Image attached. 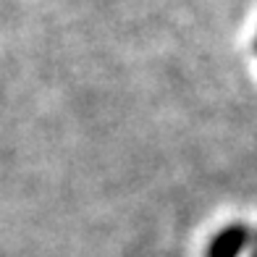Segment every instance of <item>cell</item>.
Here are the masks:
<instances>
[{
	"label": "cell",
	"mask_w": 257,
	"mask_h": 257,
	"mask_svg": "<svg viewBox=\"0 0 257 257\" xmlns=\"http://www.w3.org/2000/svg\"><path fill=\"white\" fill-rule=\"evenodd\" d=\"M249 228L244 223H231L220 228L207 244V257H241V252L249 247Z\"/></svg>",
	"instance_id": "cell-1"
},
{
	"label": "cell",
	"mask_w": 257,
	"mask_h": 257,
	"mask_svg": "<svg viewBox=\"0 0 257 257\" xmlns=\"http://www.w3.org/2000/svg\"><path fill=\"white\" fill-rule=\"evenodd\" d=\"M247 249H249V257H257V231L249 233V247Z\"/></svg>",
	"instance_id": "cell-2"
},
{
	"label": "cell",
	"mask_w": 257,
	"mask_h": 257,
	"mask_svg": "<svg viewBox=\"0 0 257 257\" xmlns=\"http://www.w3.org/2000/svg\"><path fill=\"white\" fill-rule=\"evenodd\" d=\"M254 50H257V42H254Z\"/></svg>",
	"instance_id": "cell-3"
}]
</instances>
